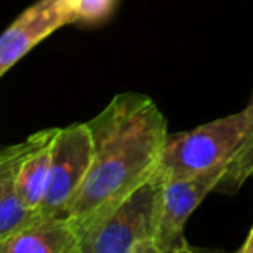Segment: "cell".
I'll return each instance as SVG.
<instances>
[{
  "mask_svg": "<svg viewBox=\"0 0 253 253\" xmlns=\"http://www.w3.org/2000/svg\"><path fill=\"white\" fill-rule=\"evenodd\" d=\"M93 157L69 213L78 238L157 172L167 138V121L152 98L121 93L86 123Z\"/></svg>",
  "mask_w": 253,
  "mask_h": 253,
  "instance_id": "obj_1",
  "label": "cell"
},
{
  "mask_svg": "<svg viewBox=\"0 0 253 253\" xmlns=\"http://www.w3.org/2000/svg\"><path fill=\"white\" fill-rule=\"evenodd\" d=\"M160 169L169 177L219 174L215 191L236 193L253 176V102L236 114L169 134Z\"/></svg>",
  "mask_w": 253,
  "mask_h": 253,
  "instance_id": "obj_2",
  "label": "cell"
},
{
  "mask_svg": "<svg viewBox=\"0 0 253 253\" xmlns=\"http://www.w3.org/2000/svg\"><path fill=\"white\" fill-rule=\"evenodd\" d=\"M162 184L159 166L147 183L80 234L78 248L83 253H131L141 241L153 240Z\"/></svg>",
  "mask_w": 253,
  "mask_h": 253,
  "instance_id": "obj_3",
  "label": "cell"
},
{
  "mask_svg": "<svg viewBox=\"0 0 253 253\" xmlns=\"http://www.w3.org/2000/svg\"><path fill=\"white\" fill-rule=\"evenodd\" d=\"M93 157V141L86 123L59 127L52 143L48 181L38 215L67 219L83 186Z\"/></svg>",
  "mask_w": 253,
  "mask_h": 253,
  "instance_id": "obj_4",
  "label": "cell"
},
{
  "mask_svg": "<svg viewBox=\"0 0 253 253\" xmlns=\"http://www.w3.org/2000/svg\"><path fill=\"white\" fill-rule=\"evenodd\" d=\"M219 183L220 176L212 172L193 177H169L164 174L153 236L157 250L160 253H183L188 245L184 238L186 220L203 198L217 190Z\"/></svg>",
  "mask_w": 253,
  "mask_h": 253,
  "instance_id": "obj_5",
  "label": "cell"
},
{
  "mask_svg": "<svg viewBox=\"0 0 253 253\" xmlns=\"http://www.w3.org/2000/svg\"><path fill=\"white\" fill-rule=\"evenodd\" d=\"M73 0H38L0 35V78L31 48L66 24L76 23Z\"/></svg>",
  "mask_w": 253,
  "mask_h": 253,
  "instance_id": "obj_6",
  "label": "cell"
},
{
  "mask_svg": "<svg viewBox=\"0 0 253 253\" xmlns=\"http://www.w3.org/2000/svg\"><path fill=\"white\" fill-rule=\"evenodd\" d=\"M48 133L50 129L38 131L19 143L0 148V240L38 219V215L24 209L17 191V177L24 159Z\"/></svg>",
  "mask_w": 253,
  "mask_h": 253,
  "instance_id": "obj_7",
  "label": "cell"
},
{
  "mask_svg": "<svg viewBox=\"0 0 253 253\" xmlns=\"http://www.w3.org/2000/svg\"><path fill=\"white\" fill-rule=\"evenodd\" d=\"M76 247L78 233L67 219L38 217L0 240V253H71Z\"/></svg>",
  "mask_w": 253,
  "mask_h": 253,
  "instance_id": "obj_8",
  "label": "cell"
},
{
  "mask_svg": "<svg viewBox=\"0 0 253 253\" xmlns=\"http://www.w3.org/2000/svg\"><path fill=\"white\" fill-rule=\"evenodd\" d=\"M57 131L59 127H50L47 138L24 159L19 170V177H17V191H19L21 202H23L24 209L30 210L35 215H38L42 202H43L48 170H50L52 143Z\"/></svg>",
  "mask_w": 253,
  "mask_h": 253,
  "instance_id": "obj_9",
  "label": "cell"
},
{
  "mask_svg": "<svg viewBox=\"0 0 253 253\" xmlns=\"http://www.w3.org/2000/svg\"><path fill=\"white\" fill-rule=\"evenodd\" d=\"M116 0H80L76 10V23L98 24L112 14Z\"/></svg>",
  "mask_w": 253,
  "mask_h": 253,
  "instance_id": "obj_10",
  "label": "cell"
},
{
  "mask_svg": "<svg viewBox=\"0 0 253 253\" xmlns=\"http://www.w3.org/2000/svg\"><path fill=\"white\" fill-rule=\"evenodd\" d=\"M131 253H160V252L157 250L153 240H147V241H141L140 245H136V247H134V250Z\"/></svg>",
  "mask_w": 253,
  "mask_h": 253,
  "instance_id": "obj_11",
  "label": "cell"
},
{
  "mask_svg": "<svg viewBox=\"0 0 253 253\" xmlns=\"http://www.w3.org/2000/svg\"><path fill=\"white\" fill-rule=\"evenodd\" d=\"M183 253H227V252H217V250H203V248H197L193 245L188 243L186 248L183 250ZM238 253V252H236Z\"/></svg>",
  "mask_w": 253,
  "mask_h": 253,
  "instance_id": "obj_12",
  "label": "cell"
},
{
  "mask_svg": "<svg viewBox=\"0 0 253 253\" xmlns=\"http://www.w3.org/2000/svg\"><path fill=\"white\" fill-rule=\"evenodd\" d=\"M238 253H253V227H252L250 234H248L247 241H245L243 248H241V250L238 252Z\"/></svg>",
  "mask_w": 253,
  "mask_h": 253,
  "instance_id": "obj_13",
  "label": "cell"
},
{
  "mask_svg": "<svg viewBox=\"0 0 253 253\" xmlns=\"http://www.w3.org/2000/svg\"><path fill=\"white\" fill-rule=\"evenodd\" d=\"M71 253H83V252H81V250H80V248H78V247H76V248H74V250H73V252H71Z\"/></svg>",
  "mask_w": 253,
  "mask_h": 253,
  "instance_id": "obj_14",
  "label": "cell"
},
{
  "mask_svg": "<svg viewBox=\"0 0 253 253\" xmlns=\"http://www.w3.org/2000/svg\"><path fill=\"white\" fill-rule=\"evenodd\" d=\"M73 2H74V3H76V5H78V2H80V0H73Z\"/></svg>",
  "mask_w": 253,
  "mask_h": 253,
  "instance_id": "obj_15",
  "label": "cell"
},
{
  "mask_svg": "<svg viewBox=\"0 0 253 253\" xmlns=\"http://www.w3.org/2000/svg\"><path fill=\"white\" fill-rule=\"evenodd\" d=\"M250 102H253V93H252V100Z\"/></svg>",
  "mask_w": 253,
  "mask_h": 253,
  "instance_id": "obj_16",
  "label": "cell"
}]
</instances>
